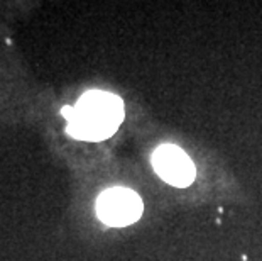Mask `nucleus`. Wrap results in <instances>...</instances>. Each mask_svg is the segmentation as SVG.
<instances>
[{
	"label": "nucleus",
	"instance_id": "nucleus-1",
	"mask_svg": "<svg viewBox=\"0 0 262 261\" xmlns=\"http://www.w3.org/2000/svg\"><path fill=\"white\" fill-rule=\"evenodd\" d=\"M68 119V134L81 141L107 139L124 121V104L108 92L92 90L83 95L75 107H63Z\"/></svg>",
	"mask_w": 262,
	"mask_h": 261
},
{
	"label": "nucleus",
	"instance_id": "nucleus-2",
	"mask_svg": "<svg viewBox=\"0 0 262 261\" xmlns=\"http://www.w3.org/2000/svg\"><path fill=\"white\" fill-rule=\"evenodd\" d=\"M97 212L108 226H129L141 217L142 200L129 188H110L98 197Z\"/></svg>",
	"mask_w": 262,
	"mask_h": 261
},
{
	"label": "nucleus",
	"instance_id": "nucleus-3",
	"mask_svg": "<svg viewBox=\"0 0 262 261\" xmlns=\"http://www.w3.org/2000/svg\"><path fill=\"white\" fill-rule=\"evenodd\" d=\"M152 165L156 173L174 187H188L196 175L194 165L188 154L172 144H163L156 149Z\"/></svg>",
	"mask_w": 262,
	"mask_h": 261
}]
</instances>
